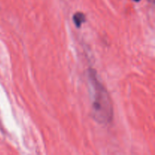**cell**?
I'll return each mask as SVG.
<instances>
[{
    "label": "cell",
    "mask_w": 155,
    "mask_h": 155,
    "mask_svg": "<svg viewBox=\"0 0 155 155\" xmlns=\"http://www.w3.org/2000/svg\"><path fill=\"white\" fill-rule=\"evenodd\" d=\"M88 80L92 98V116L100 124H108L113 118V106L108 92L98 80L94 70H89Z\"/></svg>",
    "instance_id": "obj_1"
},
{
    "label": "cell",
    "mask_w": 155,
    "mask_h": 155,
    "mask_svg": "<svg viewBox=\"0 0 155 155\" xmlns=\"http://www.w3.org/2000/svg\"><path fill=\"white\" fill-rule=\"evenodd\" d=\"M73 20H74L75 25L77 27H80L82 24L86 21V16L82 12H77L76 14H74Z\"/></svg>",
    "instance_id": "obj_2"
},
{
    "label": "cell",
    "mask_w": 155,
    "mask_h": 155,
    "mask_svg": "<svg viewBox=\"0 0 155 155\" xmlns=\"http://www.w3.org/2000/svg\"><path fill=\"white\" fill-rule=\"evenodd\" d=\"M135 1H136V2H139V1H140V0H135Z\"/></svg>",
    "instance_id": "obj_3"
},
{
    "label": "cell",
    "mask_w": 155,
    "mask_h": 155,
    "mask_svg": "<svg viewBox=\"0 0 155 155\" xmlns=\"http://www.w3.org/2000/svg\"><path fill=\"white\" fill-rule=\"evenodd\" d=\"M149 1H151V2H153V0H149Z\"/></svg>",
    "instance_id": "obj_4"
}]
</instances>
